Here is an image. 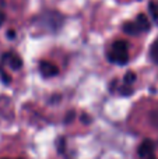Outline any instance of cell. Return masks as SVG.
<instances>
[{
	"mask_svg": "<svg viewBox=\"0 0 158 159\" xmlns=\"http://www.w3.org/2000/svg\"><path fill=\"white\" fill-rule=\"evenodd\" d=\"M123 81H125V85H132L134 81H136V74H134L133 71H128L125 74V78H123Z\"/></svg>",
	"mask_w": 158,
	"mask_h": 159,
	"instance_id": "9c48e42d",
	"label": "cell"
},
{
	"mask_svg": "<svg viewBox=\"0 0 158 159\" xmlns=\"http://www.w3.org/2000/svg\"><path fill=\"white\" fill-rule=\"evenodd\" d=\"M63 147H64V140L63 138H60V140H59V152H63Z\"/></svg>",
	"mask_w": 158,
	"mask_h": 159,
	"instance_id": "9a60e30c",
	"label": "cell"
},
{
	"mask_svg": "<svg viewBox=\"0 0 158 159\" xmlns=\"http://www.w3.org/2000/svg\"><path fill=\"white\" fill-rule=\"evenodd\" d=\"M73 120H74V112H73V110H70V112L66 115V117H64V124L72 123Z\"/></svg>",
	"mask_w": 158,
	"mask_h": 159,
	"instance_id": "8fae6325",
	"label": "cell"
},
{
	"mask_svg": "<svg viewBox=\"0 0 158 159\" xmlns=\"http://www.w3.org/2000/svg\"><path fill=\"white\" fill-rule=\"evenodd\" d=\"M147 159H156V158H154V157H151V158H147Z\"/></svg>",
	"mask_w": 158,
	"mask_h": 159,
	"instance_id": "ac0fdd59",
	"label": "cell"
},
{
	"mask_svg": "<svg viewBox=\"0 0 158 159\" xmlns=\"http://www.w3.org/2000/svg\"><path fill=\"white\" fill-rule=\"evenodd\" d=\"M148 119H150V123L158 129V110H153V112L150 113V117Z\"/></svg>",
	"mask_w": 158,
	"mask_h": 159,
	"instance_id": "30bf717a",
	"label": "cell"
},
{
	"mask_svg": "<svg viewBox=\"0 0 158 159\" xmlns=\"http://www.w3.org/2000/svg\"><path fill=\"white\" fill-rule=\"evenodd\" d=\"M0 77L3 78V82H4V84H10V77H8L3 70H0Z\"/></svg>",
	"mask_w": 158,
	"mask_h": 159,
	"instance_id": "4fadbf2b",
	"label": "cell"
},
{
	"mask_svg": "<svg viewBox=\"0 0 158 159\" xmlns=\"http://www.w3.org/2000/svg\"><path fill=\"white\" fill-rule=\"evenodd\" d=\"M109 61L116 63L119 66H125L129 61V43L123 39H118L112 43L111 53L108 55Z\"/></svg>",
	"mask_w": 158,
	"mask_h": 159,
	"instance_id": "6da1fadb",
	"label": "cell"
},
{
	"mask_svg": "<svg viewBox=\"0 0 158 159\" xmlns=\"http://www.w3.org/2000/svg\"><path fill=\"white\" fill-rule=\"evenodd\" d=\"M39 71H41L42 77H45V78H52V77H55V75L59 74L58 67H56L53 63L46 61V60L39 63Z\"/></svg>",
	"mask_w": 158,
	"mask_h": 159,
	"instance_id": "3957f363",
	"label": "cell"
},
{
	"mask_svg": "<svg viewBox=\"0 0 158 159\" xmlns=\"http://www.w3.org/2000/svg\"><path fill=\"white\" fill-rule=\"evenodd\" d=\"M150 59L156 64H158V39L153 42V45L150 48Z\"/></svg>",
	"mask_w": 158,
	"mask_h": 159,
	"instance_id": "52a82bcc",
	"label": "cell"
},
{
	"mask_svg": "<svg viewBox=\"0 0 158 159\" xmlns=\"http://www.w3.org/2000/svg\"><path fill=\"white\" fill-rule=\"evenodd\" d=\"M81 120H83L84 123H90V119L87 117V116H83V117H81Z\"/></svg>",
	"mask_w": 158,
	"mask_h": 159,
	"instance_id": "e0dca14e",
	"label": "cell"
},
{
	"mask_svg": "<svg viewBox=\"0 0 158 159\" xmlns=\"http://www.w3.org/2000/svg\"><path fill=\"white\" fill-rule=\"evenodd\" d=\"M4 21H6V14L3 13L2 10H0V27H2V25L4 24Z\"/></svg>",
	"mask_w": 158,
	"mask_h": 159,
	"instance_id": "5bb4252c",
	"label": "cell"
},
{
	"mask_svg": "<svg viewBox=\"0 0 158 159\" xmlns=\"http://www.w3.org/2000/svg\"><path fill=\"white\" fill-rule=\"evenodd\" d=\"M148 11L151 13V17L154 18V21L158 22V3L156 0H151L148 3Z\"/></svg>",
	"mask_w": 158,
	"mask_h": 159,
	"instance_id": "ba28073f",
	"label": "cell"
},
{
	"mask_svg": "<svg viewBox=\"0 0 158 159\" xmlns=\"http://www.w3.org/2000/svg\"><path fill=\"white\" fill-rule=\"evenodd\" d=\"M122 28L128 35H132V36H136V35H140V34H142L139 30V27L136 25V22H125Z\"/></svg>",
	"mask_w": 158,
	"mask_h": 159,
	"instance_id": "8992f818",
	"label": "cell"
},
{
	"mask_svg": "<svg viewBox=\"0 0 158 159\" xmlns=\"http://www.w3.org/2000/svg\"><path fill=\"white\" fill-rule=\"evenodd\" d=\"M132 92H133V89H132L130 85L120 88V93H122V95H132Z\"/></svg>",
	"mask_w": 158,
	"mask_h": 159,
	"instance_id": "7c38bea8",
	"label": "cell"
},
{
	"mask_svg": "<svg viewBox=\"0 0 158 159\" xmlns=\"http://www.w3.org/2000/svg\"><path fill=\"white\" fill-rule=\"evenodd\" d=\"M154 151H156V144H154L151 140H144L139 145L137 155H139L142 159H147V158L154 157Z\"/></svg>",
	"mask_w": 158,
	"mask_h": 159,
	"instance_id": "7a4b0ae2",
	"label": "cell"
},
{
	"mask_svg": "<svg viewBox=\"0 0 158 159\" xmlns=\"http://www.w3.org/2000/svg\"><path fill=\"white\" fill-rule=\"evenodd\" d=\"M3 60H7L13 70H20L22 66V60L17 55H13V53H6V55L3 56Z\"/></svg>",
	"mask_w": 158,
	"mask_h": 159,
	"instance_id": "277c9868",
	"label": "cell"
},
{
	"mask_svg": "<svg viewBox=\"0 0 158 159\" xmlns=\"http://www.w3.org/2000/svg\"><path fill=\"white\" fill-rule=\"evenodd\" d=\"M136 25L139 27V30H140V32H148L150 31V21H148V18H147V16L146 14H139L137 16V18H136Z\"/></svg>",
	"mask_w": 158,
	"mask_h": 159,
	"instance_id": "5b68a950",
	"label": "cell"
},
{
	"mask_svg": "<svg viewBox=\"0 0 158 159\" xmlns=\"http://www.w3.org/2000/svg\"><path fill=\"white\" fill-rule=\"evenodd\" d=\"M7 38L8 39H14V38H16V31H8V32H7Z\"/></svg>",
	"mask_w": 158,
	"mask_h": 159,
	"instance_id": "2e32d148",
	"label": "cell"
}]
</instances>
